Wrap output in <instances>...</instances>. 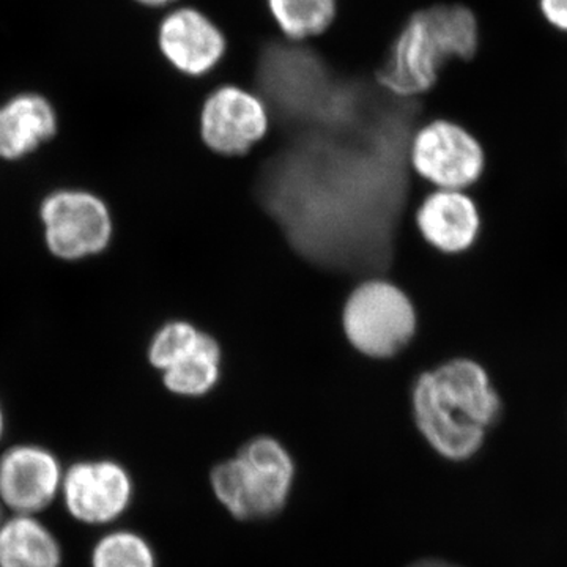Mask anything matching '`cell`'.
I'll list each match as a JSON object with an SVG mask.
<instances>
[{
  "instance_id": "obj_8",
  "label": "cell",
  "mask_w": 567,
  "mask_h": 567,
  "mask_svg": "<svg viewBox=\"0 0 567 567\" xmlns=\"http://www.w3.org/2000/svg\"><path fill=\"white\" fill-rule=\"evenodd\" d=\"M415 223L425 245L446 257L475 251L486 233L483 205L472 192L432 189L417 207Z\"/></svg>"
},
{
  "instance_id": "obj_18",
  "label": "cell",
  "mask_w": 567,
  "mask_h": 567,
  "mask_svg": "<svg viewBox=\"0 0 567 567\" xmlns=\"http://www.w3.org/2000/svg\"><path fill=\"white\" fill-rule=\"evenodd\" d=\"M539 10L555 31L567 33V0H539Z\"/></svg>"
},
{
  "instance_id": "obj_7",
  "label": "cell",
  "mask_w": 567,
  "mask_h": 567,
  "mask_svg": "<svg viewBox=\"0 0 567 567\" xmlns=\"http://www.w3.org/2000/svg\"><path fill=\"white\" fill-rule=\"evenodd\" d=\"M205 147L226 158L248 155L270 132V114L259 95L240 85L208 93L199 117Z\"/></svg>"
},
{
  "instance_id": "obj_15",
  "label": "cell",
  "mask_w": 567,
  "mask_h": 567,
  "mask_svg": "<svg viewBox=\"0 0 567 567\" xmlns=\"http://www.w3.org/2000/svg\"><path fill=\"white\" fill-rule=\"evenodd\" d=\"M268 10L287 40L317 39L333 24L338 0H267Z\"/></svg>"
},
{
  "instance_id": "obj_22",
  "label": "cell",
  "mask_w": 567,
  "mask_h": 567,
  "mask_svg": "<svg viewBox=\"0 0 567 567\" xmlns=\"http://www.w3.org/2000/svg\"><path fill=\"white\" fill-rule=\"evenodd\" d=\"M0 527H2V507H0Z\"/></svg>"
},
{
  "instance_id": "obj_1",
  "label": "cell",
  "mask_w": 567,
  "mask_h": 567,
  "mask_svg": "<svg viewBox=\"0 0 567 567\" xmlns=\"http://www.w3.org/2000/svg\"><path fill=\"white\" fill-rule=\"evenodd\" d=\"M417 435L440 457L468 462L505 416L494 371L475 357L450 358L421 372L410 393Z\"/></svg>"
},
{
  "instance_id": "obj_16",
  "label": "cell",
  "mask_w": 567,
  "mask_h": 567,
  "mask_svg": "<svg viewBox=\"0 0 567 567\" xmlns=\"http://www.w3.org/2000/svg\"><path fill=\"white\" fill-rule=\"evenodd\" d=\"M200 330L188 320H169L148 339L145 358L153 371L163 374L182 363L199 344Z\"/></svg>"
},
{
  "instance_id": "obj_11",
  "label": "cell",
  "mask_w": 567,
  "mask_h": 567,
  "mask_svg": "<svg viewBox=\"0 0 567 567\" xmlns=\"http://www.w3.org/2000/svg\"><path fill=\"white\" fill-rule=\"evenodd\" d=\"M61 462L47 447L17 445L0 457V502L32 516L51 505L62 488Z\"/></svg>"
},
{
  "instance_id": "obj_17",
  "label": "cell",
  "mask_w": 567,
  "mask_h": 567,
  "mask_svg": "<svg viewBox=\"0 0 567 567\" xmlns=\"http://www.w3.org/2000/svg\"><path fill=\"white\" fill-rule=\"evenodd\" d=\"M92 567H156L153 548L133 532H112L96 543Z\"/></svg>"
},
{
  "instance_id": "obj_12",
  "label": "cell",
  "mask_w": 567,
  "mask_h": 567,
  "mask_svg": "<svg viewBox=\"0 0 567 567\" xmlns=\"http://www.w3.org/2000/svg\"><path fill=\"white\" fill-rule=\"evenodd\" d=\"M58 132V115L43 96L24 93L0 107V158L17 162L31 155Z\"/></svg>"
},
{
  "instance_id": "obj_20",
  "label": "cell",
  "mask_w": 567,
  "mask_h": 567,
  "mask_svg": "<svg viewBox=\"0 0 567 567\" xmlns=\"http://www.w3.org/2000/svg\"><path fill=\"white\" fill-rule=\"evenodd\" d=\"M410 567H461L457 565H453V563L445 561V559L439 558H427L421 559V561L415 563V565Z\"/></svg>"
},
{
  "instance_id": "obj_9",
  "label": "cell",
  "mask_w": 567,
  "mask_h": 567,
  "mask_svg": "<svg viewBox=\"0 0 567 567\" xmlns=\"http://www.w3.org/2000/svg\"><path fill=\"white\" fill-rule=\"evenodd\" d=\"M63 498L71 517L87 525L111 524L132 505V476L114 461H84L63 475Z\"/></svg>"
},
{
  "instance_id": "obj_14",
  "label": "cell",
  "mask_w": 567,
  "mask_h": 567,
  "mask_svg": "<svg viewBox=\"0 0 567 567\" xmlns=\"http://www.w3.org/2000/svg\"><path fill=\"white\" fill-rule=\"evenodd\" d=\"M223 350L212 334L200 331L199 344L182 363L167 369L162 383L167 393L181 399H203L212 393L221 377Z\"/></svg>"
},
{
  "instance_id": "obj_13",
  "label": "cell",
  "mask_w": 567,
  "mask_h": 567,
  "mask_svg": "<svg viewBox=\"0 0 567 567\" xmlns=\"http://www.w3.org/2000/svg\"><path fill=\"white\" fill-rule=\"evenodd\" d=\"M0 567H62V547L50 528L32 516L0 527Z\"/></svg>"
},
{
  "instance_id": "obj_4",
  "label": "cell",
  "mask_w": 567,
  "mask_h": 567,
  "mask_svg": "<svg viewBox=\"0 0 567 567\" xmlns=\"http://www.w3.org/2000/svg\"><path fill=\"white\" fill-rule=\"evenodd\" d=\"M342 330L358 353L371 360H391L415 339L416 308L398 284L368 278L347 297Z\"/></svg>"
},
{
  "instance_id": "obj_21",
  "label": "cell",
  "mask_w": 567,
  "mask_h": 567,
  "mask_svg": "<svg viewBox=\"0 0 567 567\" xmlns=\"http://www.w3.org/2000/svg\"><path fill=\"white\" fill-rule=\"evenodd\" d=\"M3 431H6V415H3L2 404H0V439H2Z\"/></svg>"
},
{
  "instance_id": "obj_6",
  "label": "cell",
  "mask_w": 567,
  "mask_h": 567,
  "mask_svg": "<svg viewBox=\"0 0 567 567\" xmlns=\"http://www.w3.org/2000/svg\"><path fill=\"white\" fill-rule=\"evenodd\" d=\"M44 244L52 256L66 262L99 256L114 240L110 205L85 189H58L40 205Z\"/></svg>"
},
{
  "instance_id": "obj_10",
  "label": "cell",
  "mask_w": 567,
  "mask_h": 567,
  "mask_svg": "<svg viewBox=\"0 0 567 567\" xmlns=\"http://www.w3.org/2000/svg\"><path fill=\"white\" fill-rule=\"evenodd\" d=\"M156 43L164 61L188 78L210 74L227 51L221 29L203 11L186 6L166 10L158 24Z\"/></svg>"
},
{
  "instance_id": "obj_3",
  "label": "cell",
  "mask_w": 567,
  "mask_h": 567,
  "mask_svg": "<svg viewBox=\"0 0 567 567\" xmlns=\"http://www.w3.org/2000/svg\"><path fill=\"white\" fill-rule=\"evenodd\" d=\"M295 462L278 436L257 434L234 457L212 470L216 498L237 520L270 518L281 513L292 491Z\"/></svg>"
},
{
  "instance_id": "obj_5",
  "label": "cell",
  "mask_w": 567,
  "mask_h": 567,
  "mask_svg": "<svg viewBox=\"0 0 567 567\" xmlns=\"http://www.w3.org/2000/svg\"><path fill=\"white\" fill-rule=\"evenodd\" d=\"M410 167L432 189L475 192L491 171L484 142L461 123L435 118L413 134Z\"/></svg>"
},
{
  "instance_id": "obj_19",
  "label": "cell",
  "mask_w": 567,
  "mask_h": 567,
  "mask_svg": "<svg viewBox=\"0 0 567 567\" xmlns=\"http://www.w3.org/2000/svg\"><path fill=\"white\" fill-rule=\"evenodd\" d=\"M134 2L140 3V6L145 7V9L169 10L178 6L181 0H134Z\"/></svg>"
},
{
  "instance_id": "obj_2",
  "label": "cell",
  "mask_w": 567,
  "mask_h": 567,
  "mask_svg": "<svg viewBox=\"0 0 567 567\" xmlns=\"http://www.w3.org/2000/svg\"><path fill=\"white\" fill-rule=\"evenodd\" d=\"M477 47L480 28L472 10L429 7L416 11L398 33L377 82L399 99H417L432 91L447 62L468 61Z\"/></svg>"
}]
</instances>
